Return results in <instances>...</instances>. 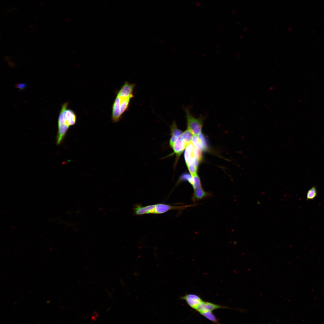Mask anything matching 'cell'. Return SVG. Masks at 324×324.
Listing matches in <instances>:
<instances>
[{
  "label": "cell",
  "mask_w": 324,
  "mask_h": 324,
  "mask_svg": "<svg viewBox=\"0 0 324 324\" xmlns=\"http://www.w3.org/2000/svg\"><path fill=\"white\" fill-rule=\"evenodd\" d=\"M192 205L184 206H173L164 204H157L145 206L136 205L133 208L135 215H141L145 214H160L164 213L171 210H183L187 208L192 206Z\"/></svg>",
  "instance_id": "1"
},
{
  "label": "cell",
  "mask_w": 324,
  "mask_h": 324,
  "mask_svg": "<svg viewBox=\"0 0 324 324\" xmlns=\"http://www.w3.org/2000/svg\"><path fill=\"white\" fill-rule=\"evenodd\" d=\"M131 98L117 94L112 107V119L113 122H117L119 120L128 108Z\"/></svg>",
  "instance_id": "2"
},
{
  "label": "cell",
  "mask_w": 324,
  "mask_h": 324,
  "mask_svg": "<svg viewBox=\"0 0 324 324\" xmlns=\"http://www.w3.org/2000/svg\"><path fill=\"white\" fill-rule=\"evenodd\" d=\"M186 111L188 129L190 130L193 135L198 136L201 132L202 126V120L193 117L189 113L188 110H186Z\"/></svg>",
  "instance_id": "3"
},
{
  "label": "cell",
  "mask_w": 324,
  "mask_h": 324,
  "mask_svg": "<svg viewBox=\"0 0 324 324\" xmlns=\"http://www.w3.org/2000/svg\"><path fill=\"white\" fill-rule=\"evenodd\" d=\"M68 103H64L62 106L61 110L63 113L64 118L67 124L70 127L74 125L76 122V117L73 111L68 109Z\"/></svg>",
  "instance_id": "4"
},
{
  "label": "cell",
  "mask_w": 324,
  "mask_h": 324,
  "mask_svg": "<svg viewBox=\"0 0 324 324\" xmlns=\"http://www.w3.org/2000/svg\"><path fill=\"white\" fill-rule=\"evenodd\" d=\"M180 298L185 300L190 308L195 310L203 301L199 296L194 294H186Z\"/></svg>",
  "instance_id": "5"
},
{
  "label": "cell",
  "mask_w": 324,
  "mask_h": 324,
  "mask_svg": "<svg viewBox=\"0 0 324 324\" xmlns=\"http://www.w3.org/2000/svg\"><path fill=\"white\" fill-rule=\"evenodd\" d=\"M220 308H229L228 307L202 301L196 310L200 313L206 311H212Z\"/></svg>",
  "instance_id": "6"
},
{
  "label": "cell",
  "mask_w": 324,
  "mask_h": 324,
  "mask_svg": "<svg viewBox=\"0 0 324 324\" xmlns=\"http://www.w3.org/2000/svg\"><path fill=\"white\" fill-rule=\"evenodd\" d=\"M134 87V84L125 82L118 92L117 94L132 98L133 91Z\"/></svg>",
  "instance_id": "7"
},
{
  "label": "cell",
  "mask_w": 324,
  "mask_h": 324,
  "mask_svg": "<svg viewBox=\"0 0 324 324\" xmlns=\"http://www.w3.org/2000/svg\"><path fill=\"white\" fill-rule=\"evenodd\" d=\"M170 128L171 137L170 140V145L172 148L175 142L180 137L183 132L177 128L176 123L174 122L171 125Z\"/></svg>",
  "instance_id": "8"
},
{
  "label": "cell",
  "mask_w": 324,
  "mask_h": 324,
  "mask_svg": "<svg viewBox=\"0 0 324 324\" xmlns=\"http://www.w3.org/2000/svg\"><path fill=\"white\" fill-rule=\"evenodd\" d=\"M187 145L180 136L175 142L172 148L175 154L179 155L185 148Z\"/></svg>",
  "instance_id": "9"
},
{
  "label": "cell",
  "mask_w": 324,
  "mask_h": 324,
  "mask_svg": "<svg viewBox=\"0 0 324 324\" xmlns=\"http://www.w3.org/2000/svg\"><path fill=\"white\" fill-rule=\"evenodd\" d=\"M194 146L192 142H190L187 145L185 148L184 155L186 164L188 162L190 158L192 157V151Z\"/></svg>",
  "instance_id": "10"
},
{
  "label": "cell",
  "mask_w": 324,
  "mask_h": 324,
  "mask_svg": "<svg viewBox=\"0 0 324 324\" xmlns=\"http://www.w3.org/2000/svg\"><path fill=\"white\" fill-rule=\"evenodd\" d=\"M193 134L191 131L187 129L183 132L180 136L185 143L188 145L191 142Z\"/></svg>",
  "instance_id": "11"
},
{
  "label": "cell",
  "mask_w": 324,
  "mask_h": 324,
  "mask_svg": "<svg viewBox=\"0 0 324 324\" xmlns=\"http://www.w3.org/2000/svg\"><path fill=\"white\" fill-rule=\"evenodd\" d=\"M200 314L212 322L216 323H219L218 319L216 318L212 311H206Z\"/></svg>",
  "instance_id": "12"
},
{
  "label": "cell",
  "mask_w": 324,
  "mask_h": 324,
  "mask_svg": "<svg viewBox=\"0 0 324 324\" xmlns=\"http://www.w3.org/2000/svg\"><path fill=\"white\" fill-rule=\"evenodd\" d=\"M194 190V194L193 198V200L194 201L202 199L206 196V194L202 188L195 190Z\"/></svg>",
  "instance_id": "13"
},
{
  "label": "cell",
  "mask_w": 324,
  "mask_h": 324,
  "mask_svg": "<svg viewBox=\"0 0 324 324\" xmlns=\"http://www.w3.org/2000/svg\"><path fill=\"white\" fill-rule=\"evenodd\" d=\"M317 191L315 186L311 187L308 191L306 195V200H312L317 196Z\"/></svg>",
  "instance_id": "14"
},
{
  "label": "cell",
  "mask_w": 324,
  "mask_h": 324,
  "mask_svg": "<svg viewBox=\"0 0 324 324\" xmlns=\"http://www.w3.org/2000/svg\"><path fill=\"white\" fill-rule=\"evenodd\" d=\"M191 142L193 145L196 148L201 151L204 150L203 146L199 136L197 135H194L193 136Z\"/></svg>",
  "instance_id": "15"
},
{
  "label": "cell",
  "mask_w": 324,
  "mask_h": 324,
  "mask_svg": "<svg viewBox=\"0 0 324 324\" xmlns=\"http://www.w3.org/2000/svg\"><path fill=\"white\" fill-rule=\"evenodd\" d=\"M192 156L200 161L202 158L201 150L194 146L192 151Z\"/></svg>",
  "instance_id": "16"
},
{
  "label": "cell",
  "mask_w": 324,
  "mask_h": 324,
  "mask_svg": "<svg viewBox=\"0 0 324 324\" xmlns=\"http://www.w3.org/2000/svg\"><path fill=\"white\" fill-rule=\"evenodd\" d=\"M188 169L192 176L196 175L197 166L195 163H191L187 165Z\"/></svg>",
  "instance_id": "17"
},
{
  "label": "cell",
  "mask_w": 324,
  "mask_h": 324,
  "mask_svg": "<svg viewBox=\"0 0 324 324\" xmlns=\"http://www.w3.org/2000/svg\"><path fill=\"white\" fill-rule=\"evenodd\" d=\"M192 175H190L188 174L185 173L181 176V179L182 180L188 181L193 185L194 183V180L193 177H192Z\"/></svg>",
  "instance_id": "18"
},
{
  "label": "cell",
  "mask_w": 324,
  "mask_h": 324,
  "mask_svg": "<svg viewBox=\"0 0 324 324\" xmlns=\"http://www.w3.org/2000/svg\"><path fill=\"white\" fill-rule=\"evenodd\" d=\"M193 177L194 180V183L193 186L194 190L201 188L200 179L197 174Z\"/></svg>",
  "instance_id": "19"
},
{
  "label": "cell",
  "mask_w": 324,
  "mask_h": 324,
  "mask_svg": "<svg viewBox=\"0 0 324 324\" xmlns=\"http://www.w3.org/2000/svg\"><path fill=\"white\" fill-rule=\"evenodd\" d=\"M198 136L203 146L204 150L206 149L207 147V143L203 135L201 133L198 135Z\"/></svg>",
  "instance_id": "20"
},
{
  "label": "cell",
  "mask_w": 324,
  "mask_h": 324,
  "mask_svg": "<svg viewBox=\"0 0 324 324\" xmlns=\"http://www.w3.org/2000/svg\"><path fill=\"white\" fill-rule=\"evenodd\" d=\"M26 85L24 83H19L16 84L15 86L21 90L24 89L26 87Z\"/></svg>",
  "instance_id": "21"
}]
</instances>
